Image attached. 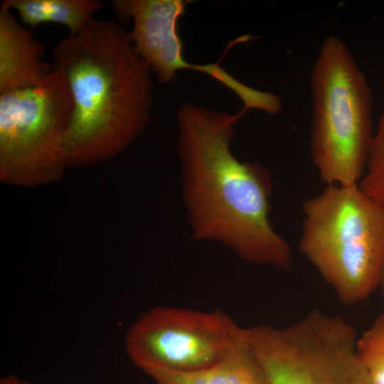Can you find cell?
<instances>
[{
    "mask_svg": "<svg viewBox=\"0 0 384 384\" xmlns=\"http://www.w3.org/2000/svg\"><path fill=\"white\" fill-rule=\"evenodd\" d=\"M242 114L187 103L177 112L183 201L191 237L220 242L246 262L288 270L292 248L269 219L271 175L258 163L239 161L230 149Z\"/></svg>",
    "mask_w": 384,
    "mask_h": 384,
    "instance_id": "obj_1",
    "label": "cell"
},
{
    "mask_svg": "<svg viewBox=\"0 0 384 384\" xmlns=\"http://www.w3.org/2000/svg\"><path fill=\"white\" fill-rule=\"evenodd\" d=\"M54 70L67 78L74 113L67 162L114 156L145 129L153 106L151 70L117 22L92 18L53 49Z\"/></svg>",
    "mask_w": 384,
    "mask_h": 384,
    "instance_id": "obj_2",
    "label": "cell"
},
{
    "mask_svg": "<svg viewBox=\"0 0 384 384\" xmlns=\"http://www.w3.org/2000/svg\"><path fill=\"white\" fill-rule=\"evenodd\" d=\"M299 249L348 306L378 289L384 265V205L358 184L326 185L302 204Z\"/></svg>",
    "mask_w": 384,
    "mask_h": 384,
    "instance_id": "obj_3",
    "label": "cell"
},
{
    "mask_svg": "<svg viewBox=\"0 0 384 384\" xmlns=\"http://www.w3.org/2000/svg\"><path fill=\"white\" fill-rule=\"evenodd\" d=\"M310 153L326 185L358 184L374 132L371 92L346 44L336 36L321 43L310 75Z\"/></svg>",
    "mask_w": 384,
    "mask_h": 384,
    "instance_id": "obj_4",
    "label": "cell"
},
{
    "mask_svg": "<svg viewBox=\"0 0 384 384\" xmlns=\"http://www.w3.org/2000/svg\"><path fill=\"white\" fill-rule=\"evenodd\" d=\"M353 325L314 309L284 327L245 328V338L267 384H370Z\"/></svg>",
    "mask_w": 384,
    "mask_h": 384,
    "instance_id": "obj_5",
    "label": "cell"
},
{
    "mask_svg": "<svg viewBox=\"0 0 384 384\" xmlns=\"http://www.w3.org/2000/svg\"><path fill=\"white\" fill-rule=\"evenodd\" d=\"M74 109L68 81L55 70L37 86L0 93L1 173L19 181L60 174Z\"/></svg>",
    "mask_w": 384,
    "mask_h": 384,
    "instance_id": "obj_6",
    "label": "cell"
},
{
    "mask_svg": "<svg viewBox=\"0 0 384 384\" xmlns=\"http://www.w3.org/2000/svg\"><path fill=\"white\" fill-rule=\"evenodd\" d=\"M243 329L219 310L157 306L128 328L124 346L128 358L144 373L196 371L225 357L242 341Z\"/></svg>",
    "mask_w": 384,
    "mask_h": 384,
    "instance_id": "obj_7",
    "label": "cell"
},
{
    "mask_svg": "<svg viewBox=\"0 0 384 384\" xmlns=\"http://www.w3.org/2000/svg\"><path fill=\"white\" fill-rule=\"evenodd\" d=\"M189 2L191 1L186 0H113L111 5L119 22H133L129 37L137 53L157 75L160 83L173 82L178 70L192 69L209 75L235 94L240 93L243 83L218 63L196 65L185 60L177 27Z\"/></svg>",
    "mask_w": 384,
    "mask_h": 384,
    "instance_id": "obj_8",
    "label": "cell"
},
{
    "mask_svg": "<svg viewBox=\"0 0 384 384\" xmlns=\"http://www.w3.org/2000/svg\"><path fill=\"white\" fill-rule=\"evenodd\" d=\"M44 54V45L1 5L0 93L40 85L54 70Z\"/></svg>",
    "mask_w": 384,
    "mask_h": 384,
    "instance_id": "obj_9",
    "label": "cell"
},
{
    "mask_svg": "<svg viewBox=\"0 0 384 384\" xmlns=\"http://www.w3.org/2000/svg\"><path fill=\"white\" fill-rule=\"evenodd\" d=\"M146 373L156 384H267L244 338L220 361L205 369L182 372L153 368Z\"/></svg>",
    "mask_w": 384,
    "mask_h": 384,
    "instance_id": "obj_10",
    "label": "cell"
},
{
    "mask_svg": "<svg viewBox=\"0 0 384 384\" xmlns=\"http://www.w3.org/2000/svg\"><path fill=\"white\" fill-rule=\"evenodd\" d=\"M1 5L15 9L31 27L46 22L66 26L70 34L81 31L104 7L100 0H3Z\"/></svg>",
    "mask_w": 384,
    "mask_h": 384,
    "instance_id": "obj_11",
    "label": "cell"
},
{
    "mask_svg": "<svg viewBox=\"0 0 384 384\" xmlns=\"http://www.w3.org/2000/svg\"><path fill=\"white\" fill-rule=\"evenodd\" d=\"M358 357L370 384H384V314L357 340Z\"/></svg>",
    "mask_w": 384,
    "mask_h": 384,
    "instance_id": "obj_12",
    "label": "cell"
},
{
    "mask_svg": "<svg viewBox=\"0 0 384 384\" xmlns=\"http://www.w3.org/2000/svg\"><path fill=\"white\" fill-rule=\"evenodd\" d=\"M368 163L378 175L384 178V110L373 134Z\"/></svg>",
    "mask_w": 384,
    "mask_h": 384,
    "instance_id": "obj_13",
    "label": "cell"
},
{
    "mask_svg": "<svg viewBox=\"0 0 384 384\" xmlns=\"http://www.w3.org/2000/svg\"><path fill=\"white\" fill-rule=\"evenodd\" d=\"M378 289H380V293H381V296H382L383 299L384 301V265H383L382 273H381V275H380Z\"/></svg>",
    "mask_w": 384,
    "mask_h": 384,
    "instance_id": "obj_14",
    "label": "cell"
},
{
    "mask_svg": "<svg viewBox=\"0 0 384 384\" xmlns=\"http://www.w3.org/2000/svg\"><path fill=\"white\" fill-rule=\"evenodd\" d=\"M11 377L14 384H33L26 380H21L18 378L17 376L14 375H11Z\"/></svg>",
    "mask_w": 384,
    "mask_h": 384,
    "instance_id": "obj_15",
    "label": "cell"
},
{
    "mask_svg": "<svg viewBox=\"0 0 384 384\" xmlns=\"http://www.w3.org/2000/svg\"><path fill=\"white\" fill-rule=\"evenodd\" d=\"M0 384H14L11 375L3 377L0 380Z\"/></svg>",
    "mask_w": 384,
    "mask_h": 384,
    "instance_id": "obj_16",
    "label": "cell"
}]
</instances>
